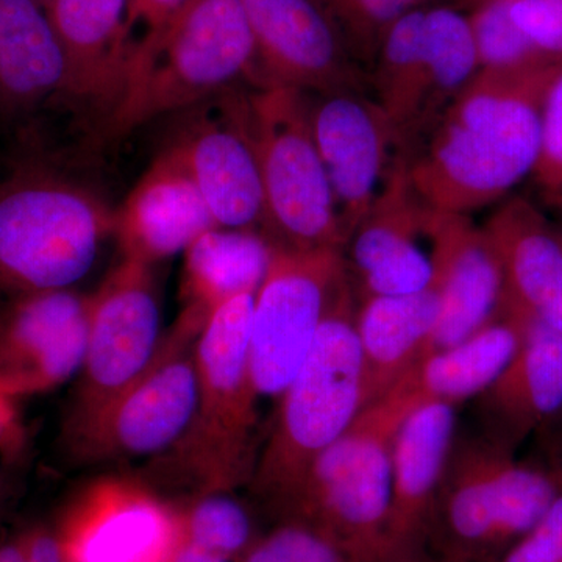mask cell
<instances>
[{
	"mask_svg": "<svg viewBox=\"0 0 562 562\" xmlns=\"http://www.w3.org/2000/svg\"><path fill=\"white\" fill-rule=\"evenodd\" d=\"M530 325L502 310L461 342L431 351L413 372L422 398L457 406L479 397L513 360Z\"/></svg>",
	"mask_w": 562,
	"mask_h": 562,
	"instance_id": "28",
	"label": "cell"
},
{
	"mask_svg": "<svg viewBox=\"0 0 562 562\" xmlns=\"http://www.w3.org/2000/svg\"><path fill=\"white\" fill-rule=\"evenodd\" d=\"M255 294L225 302L195 342L199 398L190 427L169 452L150 460L149 479L194 492H232L249 484L257 462V402L250 366Z\"/></svg>",
	"mask_w": 562,
	"mask_h": 562,
	"instance_id": "2",
	"label": "cell"
},
{
	"mask_svg": "<svg viewBox=\"0 0 562 562\" xmlns=\"http://www.w3.org/2000/svg\"><path fill=\"white\" fill-rule=\"evenodd\" d=\"M530 179L543 202L562 209V66L543 101L541 146Z\"/></svg>",
	"mask_w": 562,
	"mask_h": 562,
	"instance_id": "33",
	"label": "cell"
},
{
	"mask_svg": "<svg viewBox=\"0 0 562 562\" xmlns=\"http://www.w3.org/2000/svg\"><path fill=\"white\" fill-rule=\"evenodd\" d=\"M260 232L211 228L183 251L181 316L205 325L225 302L257 294L272 257Z\"/></svg>",
	"mask_w": 562,
	"mask_h": 562,
	"instance_id": "27",
	"label": "cell"
},
{
	"mask_svg": "<svg viewBox=\"0 0 562 562\" xmlns=\"http://www.w3.org/2000/svg\"><path fill=\"white\" fill-rule=\"evenodd\" d=\"M420 402L409 373L390 394L366 405L314 462L281 519L316 525L368 562H403L387 532L392 447Z\"/></svg>",
	"mask_w": 562,
	"mask_h": 562,
	"instance_id": "6",
	"label": "cell"
},
{
	"mask_svg": "<svg viewBox=\"0 0 562 562\" xmlns=\"http://www.w3.org/2000/svg\"><path fill=\"white\" fill-rule=\"evenodd\" d=\"M14 397L0 390V441L9 438L14 427Z\"/></svg>",
	"mask_w": 562,
	"mask_h": 562,
	"instance_id": "39",
	"label": "cell"
},
{
	"mask_svg": "<svg viewBox=\"0 0 562 562\" xmlns=\"http://www.w3.org/2000/svg\"><path fill=\"white\" fill-rule=\"evenodd\" d=\"M439 308L435 283L414 294L357 302L364 406L390 394L430 355Z\"/></svg>",
	"mask_w": 562,
	"mask_h": 562,
	"instance_id": "25",
	"label": "cell"
},
{
	"mask_svg": "<svg viewBox=\"0 0 562 562\" xmlns=\"http://www.w3.org/2000/svg\"><path fill=\"white\" fill-rule=\"evenodd\" d=\"M501 260L503 312L562 335V232L528 199H505L483 225Z\"/></svg>",
	"mask_w": 562,
	"mask_h": 562,
	"instance_id": "20",
	"label": "cell"
},
{
	"mask_svg": "<svg viewBox=\"0 0 562 562\" xmlns=\"http://www.w3.org/2000/svg\"><path fill=\"white\" fill-rule=\"evenodd\" d=\"M457 436L449 403L424 401L403 420L392 447L387 532L403 562L424 558L443 469Z\"/></svg>",
	"mask_w": 562,
	"mask_h": 562,
	"instance_id": "18",
	"label": "cell"
},
{
	"mask_svg": "<svg viewBox=\"0 0 562 562\" xmlns=\"http://www.w3.org/2000/svg\"><path fill=\"white\" fill-rule=\"evenodd\" d=\"M561 232H562V228H561Z\"/></svg>",
	"mask_w": 562,
	"mask_h": 562,
	"instance_id": "43",
	"label": "cell"
},
{
	"mask_svg": "<svg viewBox=\"0 0 562 562\" xmlns=\"http://www.w3.org/2000/svg\"><path fill=\"white\" fill-rule=\"evenodd\" d=\"M114 211L83 184L41 165L0 180V297L69 290L94 266Z\"/></svg>",
	"mask_w": 562,
	"mask_h": 562,
	"instance_id": "5",
	"label": "cell"
},
{
	"mask_svg": "<svg viewBox=\"0 0 562 562\" xmlns=\"http://www.w3.org/2000/svg\"><path fill=\"white\" fill-rule=\"evenodd\" d=\"M346 279L342 250L273 246L251 306L250 366L260 397L286 390Z\"/></svg>",
	"mask_w": 562,
	"mask_h": 562,
	"instance_id": "11",
	"label": "cell"
},
{
	"mask_svg": "<svg viewBox=\"0 0 562 562\" xmlns=\"http://www.w3.org/2000/svg\"><path fill=\"white\" fill-rule=\"evenodd\" d=\"M560 414L562 335L531 324L513 360L479 395L483 436L514 452L531 432Z\"/></svg>",
	"mask_w": 562,
	"mask_h": 562,
	"instance_id": "24",
	"label": "cell"
},
{
	"mask_svg": "<svg viewBox=\"0 0 562 562\" xmlns=\"http://www.w3.org/2000/svg\"><path fill=\"white\" fill-rule=\"evenodd\" d=\"M469 21L480 69L508 70L552 65L538 54L514 24L509 0H482L472 7Z\"/></svg>",
	"mask_w": 562,
	"mask_h": 562,
	"instance_id": "31",
	"label": "cell"
},
{
	"mask_svg": "<svg viewBox=\"0 0 562 562\" xmlns=\"http://www.w3.org/2000/svg\"><path fill=\"white\" fill-rule=\"evenodd\" d=\"M90 295L40 292L0 308V390L11 397L55 390L80 373Z\"/></svg>",
	"mask_w": 562,
	"mask_h": 562,
	"instance_id": "17",
	"label": "cell"
},
{
	"mask_svg": "<svg viewBox=\"0 0 562 562\" xmlns=\"http://www.w3.org/2000/svg\"><path fill=\"white\" fill-rule=\"evenodd\" d=\"M222 95L257 157L266 206L262 235L286 249L344 250L310 95L284 87L235 88Z\"/></svg>",
	"mask_w": 562,
	"mask_h": 562,
	"instance_id": "7",
	"label": "cell"
},
{
	"mask_svg": "<svg viewBox=\"0 0 562 562\" xmlns=\"http://www.w3.org/2000/svg\"><path fill=\"white\" fill-rule=\"evenodd\" d=\"M417 562H458V561L447 560V558H442V557L432 558V560H431V558L424 557V558H422V560H419Z\"/></svg>",
	"mask_w": 562,
	"mask_h": 562,
	"instance_id": "41",
	"label": "cell"
},
{
	"mask_svg": "<svg viewBox=\"0 0 562 562\" xmlns=\"http://www.w3.org/2000/svg\"><path fill=\"white\" fill-rule=\"evenodd\" d=\"M562 480L480 436H454L428 532L438 557L497 562L541 519Z\"/></svg>",
	"mask_w": 562,
	"mask_h": 562,
	"instance_id": "8",
	"label": "cell"
},
{
	"mask_svg": "<svg viewBox=\"0 0 562 562\" xmlns=\"http://www.w3.org/2000/svg\"><path fill=\"white\" fill-rule=\"evenodd\" d=\"M497 562H562V490L535 527Z\"/></svg>",
	"mask_w": 562,
	"mask_h": 562,
	"instance_id": "35",
	"label": "cell"
},
{
	"mask_svg": "<svg viewBox=\"0 0 562 562\" xmlns=\"http://www.w3.org/2000/svg\"><path fill=\"white\" fill-rule=\"evenodd\" d=\"M479 70L471 21L461 10L431 3L392 25L369 70V94L406 166Z\"/></svg>",
	"mask_w": 562,
	"mask_h": 562,
	"instance_id": "9",
	"label": "cell"
},
{
	"mask_svg": "<svg viewBox=\"0 0 562 562\" xmlns=\"http://www.w3.org/2000/svg\"><path fill=\"white\" fill-rule=\"evenodd\" d=\"M68 61L61 101L109 117L131 72L133 44L128 0H46Z\"/></svg>",
	"mask_w": 562,
	"mask_h": 562,
	"instance_id": "21",
	"label": "cell"
},
{
	"mask_svg": "<svg viewBox=\"0 0 562 562\" xmlns=\"http://www.w3.org/2000/svg\"><path fill=\"white\" fill-rule=\"evenodd\" d=\"M439 214L422 201L403 168L344 247L357 302L414 294L431 286Z\"/></svg>",
	"mask_w": 562,
	"mask_h": 562,
	"instance_id": "16",
	"label": "cell"
},
{
	"mask_svg": "<svg viewBox=\"0 0 562 562\" xmlns=\"http://www.w3.org/2000/svg\"><path fill=\"white\" fill-rule=\"evenodd\" d=\"M255 41L258 88L303 94L369 91L368 74L351 58L316 0H243Z\"/></svg>",
	"mask_w": 562,
	"mask_h": 562,
	"instance_id": "15",
	"label": "cell"
},
{
	"mask_svg": "<svg viewBox=\"0 0 562 562\" xmlns=\"http://www.w3.org/2000/svg\"><path fill=\"white\" fill-rule=\"evenodd\" d=\"M154 265L122 257L90 295L87 353L66 436L79 430L146 371L162 341Z\"/></svg>",
	"mask_w": 562,
	"mask_h": 562,
	"instance_id": "12",
	"label": "cell"
},
{
	"mask_svg": "<svg viewBox=\"0 0 562 562\" xmlns=\"http://www.w3.org/2000/svg\"><path fill=\"white\" fill-rule=\"evenodd\" d=\"M211 228L217 227L201 192L168 150L151 162L114 211V236L122 257L149 265L183 254Z\"/></svg>",
	"mask_w": 562,
	"mask_h": 562,
	"instance_id": "23",
	"label": "cell"
},
{
	"mask_svg": "<svg viewBox=\"0 0 562 562\" xmlns=\"http://www.w3.org/2000/svg\"><path fill=\"white\" fill-rule=\"evenodd\" d=\"M355 313L357 299L347 273L312 349L281 392L276 424L255 462L250 487L280 516L297 497L317 458L364 408Z\"/></svg>",
	"mask_w": 562,
	"mask_h": 562,
	"instance_id": "3",
	"label": "cell"
},
{
	"mask_svg": "<svg viewBox=\"0 0 562 562\" xmlns=\"http://www.w3.org/2000/svg\"><path fill=\"white\" fill-rule=\"evenodd\" d=\"M40 2L43 3V5H44V3H46V0H40Z\"/></svg>",
	"mask_w": 562,
	"mask_h": 562,
	"instance_id": "42",
	"label": "cell"
},
{
	"mask_svg": "<svg viewBox=\"0 0 562 562\" xmlns=\"http://www.w3.org/2000/svg\"><path fill=\"white\" fill-rule=\"evenodd\" d=\"M432 266L441 297L431 344L436 351L461 342L502 312L505 281L490 235L464 214H439Z\"/></svg>",
	"mask_w": 562,
	"mask_h": 562,
	"instance_id": "22",
	"label": "cell"
},
{
	"mask_svg": "<svg viewBox=\"0 0 562 562\" xmlns=\"http://www.w3.org/2000/svg\"><path fill=\"white\" fill-rule=\"evenodd\" d=\"M239 83L258 87L257 54L243 0H191L157 36L136 44L120 102L103 125L121 138Z\"/></svg>",
	"mask_w": 562,
	"mask_h": 562,
	"instance_id": "4",
	"label": "cell"
},
{
	"mask_svg": "<svg viewBox=\"0 0 562 562\" xmlns=\"http://www.w3.org/2000/svg\"><path fill=\"white\" fill-rule=\"evenodd\" d=\"M347 50L369 76L384 36L409 11L431 5L432 0H316ZM369 79V77H368Z\"/></svg>",
	"mask_w": 562,
	"mask_h": 562,
	"instance_id": "29",
	"label": "cell"
},
{
	"mask_svg": "<svg viewBox=\"0 0 562 562\" xmlns=\"http://www.w3.org/2000/svg\"><path fill=\"white\" fill-rule=\"evenodd\" d=\"M191 0H128L127 27L133 44L144 43L162 32Z\"/></svg>",
	"mask_w": 562,
	"mask_h": 562,
	"instance_id": "36",
	"label": "cell"
},
{
	"mask_svg": "<svg viewBox=\"0 0 562 562\" xmlns=\"http://www.w3.org/2000/svg\"><path fill=\"white\" fill-rule=\"evenodd\" d=\"M55 536L63 562H172L183 516L147 483L102 476L66 506Z\"/></svg>",
	"mask_w": 562,
	"mask_h": 562,
	"instance_id": "13",
	"label": "cell"
},
{
	"mask_svg": "<svg viewBox=\"0 0 562 562\" xmlns=\"http://www.w3.org/2000/svg\"><path fill=\"white\" fill-rule=\"evenodd\" d=\"M27 562H63L60 546L55 532L36 528L24 535Z\"/></svg>",
	"mask_w": 562,
	"mask_h": 562,
	"instance_id": "37",
	"label": "cell"
},
{
	"mask_svg": "<svg viewBox=\"0 0 562 562\" xmlns=\"http://www.w3.org/2000/svg\"><path fill=\"white\" fill-rule=\"evenodd\" d=\"M558 68L480 69L406 166L422 201L438 213L471 216L531 177Z\"/></svg>",
	"mask_w": 562,
	"mask_h": 562,
	"instance_id": "1",
	"label": "cell"
},
{
	"mask_svg": "<svg viewBox=\"0 0 562 562\" xmlns=\"http://www.w3.org/2000/svg\"><path fill=\"white\" fill-rule=\"evenodd\" d=\"M310 113L346 247L351 233L406 165L369 91L310 95Z\"/></svg>",
	"mask_w": 562,
	"mask_h": 562,
	"instance_id": "14",
	"label": "cell"
},
{
	"mask_svg": "<svg viewBox=\"0 0 562 562\" xmlns=\"http://www.w3.org/2000/svg\"><path fill=\"white\" fill-rule=\"evenodd\" d=\"M172 562H236L183 538Z\"/></svg>",
	"mask_w": 562,
	"mask_h": 562,
	"instance_id": "38",
	"label": "cell"
},
{
	"mask_svg": "<svg viewBox=\"0 0 562 562\" xmlns=\"http://www.w3.org/2000/svg\"><path fill=\"white\" fill-rule=\"evenodd\" d=\"M202 328L177 317L146 371L98 416L66 436L74 457L87 462L155 460L169 452L198 406L195 342Z\"/></svg>",
	"mask_w": 562,
	"mask_h": 562,
	"instance_id": "10",
	"label": "cell"
},
{
	"mask_svg": "<svg viewBox=\"0 0 562 562\" xmlns=\"http://www.w3.org/2000/svg\"><path fill=\"white\" fill-rule=\"evenodd\" d=\"M0 562H27L24 536L18 541L7 542L0 546Z\"/></svg>",
	"mask_w": 562,
	"mask_h": 562,
	"instance_id": "40",
	"label": "cell"
},
{
	"mask_svg": "<svg viewBox=\"0 0 562 562\" xmlns=\"http://www.w3.org/2000/svg\"><path fill=\"white\" fill-rule=\"evenodd\" d=\"M183 516L184 538L205 549L241 560L255 538L254 520L249 512L231 497V492H211L199 495Z\"/></svg>",
	"mask_w": 562,
	"mask_h": 562,
	"instance_id": "30",
	"label": "cell"
},
{
	"mask_svg": "<svg viewBox=\"0 0 562 562\" xmlns=\"http://www.w3.org/2000/svg\"><path fill=\"white\" fill-rule=\"evenodd\" d=\"M509 14L542 58L562 66V0H509Z\"/></svg>",
	"mask_w": 562,
	"mask_h": 562,
	"instance_id": "34",
	"label": "cell"
},
{
	"mask_svg": "<svg viewBox=\"0 0 562 562\" xmlns=\"http://www.w3.org/2000/svg\"><path fill=\"white\" fill-rule=\"evenodd\" d=\"M171 151L194 181L217 228L265 232L260 169L249 136L227 105L217 120L191 122Z\"/></svg>",
	"mask_w": 562,
	"mask_h": 562,
	"instance_id": "19",
	"label": "cell"
},
{
	"mask_svg": "<svg viewBox=\"0 0 562 562\" xmlns=\"http://www.w3.org/2000/svg\"><path fill=\"white\" fill-rule=\"evenodd\" d=\"M68 61L40 0H0V116L16 120L63 99Z\"/></svg>",
	"mask_w": 562,
	"mask_h": 562,
	"instance_id": "26",
	"label": "cell"
},
{
	"mask_svg": "<svg viewBox=\"0 0 562 562\" xmlns=\"http://www.w3.org/2000/svg\"><path fill=\"white\" fill-rule=\"evenodd\" d=\"M238 562H368L316 525L281 519Z\"/></svg>",
	"mask_w": 562,
	"mask_h": 562,
	"instance_id": "32",
	"label": "cell"
}]
</instances>
